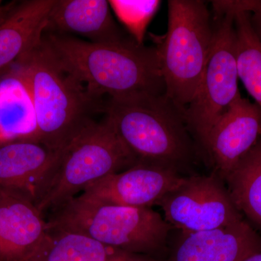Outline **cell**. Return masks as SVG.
<instances>
[{
	"instance_id": "cell-1",
	"label": "cell",
	"mask_w": 261,
	"mask_h": 261,
	"mask_svg": "<svg viewBox=\"0 0 261 261\" xmlns=\"http://www.w3.org/2000/svg\"><path fill=\"white\" fill-rule=\"evenodd\" d=\"M42 40L65 71L98 100H132L165 95L166 87L157 48L130 39L96 44L66 34L44 33Z\"/></svg>"
},
{
	"instance_id": "cell-2",
	"label": "cell",
	"mask_w": 261,
	"mask_h": 261,
	"mask_svg": "<svg viewBox=\"0 0 261 261\" xmlns=\"http://www.w3.org/2000/svg\"><path fill=\"white\" fill-rule=\"evenodd\" d=\"M30 93L36 140L61 152L104 112L105 105L91 96L83 84L65 71L41 40L17 62Z\"/></svg>"
},
{
	"instance_id": "cell-3",
	"label": "cell",
	"mask_w": 261,
	"mask_h": 261,
	"mask_svg": "<svg viewBox=\"0 0 261 261\" xmlns=\"http://www.w3.org/2000/svg\"><path fill=\"white\" fill-rule=\"evenodd\" d=\"M104 113L136 163L181 174L193 163L197 145L185 113L166 94L132 100L110 99Z\"/></svg>"
},
{
	"instance_id": "cell-4",
	"label": "cell",
	"mask_w": 261,
	"mask_h": 261,
	"mask_svg": "<svg viewBox=\"0 0 261 261\" xmlns=\"http://www.w3.org/2000/svg\"><path fill=\"white\" fill-rule=\"evenodd\" d=\"M49 213V227L82 233L108 246L148 257L167 247L173 228L152 207L115 205L82 194Z\"/></svg>"
},
{
	"instance_id": "cell-5",
	"label": "cell",
	"mask_w": 261,
	"mask_h": 261,
	"mask_svg": "<svg viewBox=\"0 0 261 261\" xmlns=\"http://www.w3.org/2000/svg\"><path fill=\"white\" fill-rule=\"evenodd\" d=\"M137 164L107 118L94 122L63 149L38 192L43 214L78 196L108 175Z\"/></svg>"
},
{
	"instance_id": "cell-6",
	"label": "cell",
	"mask_w": 261,
	"mask_h": 261,
	"mask_svg": "<svg viewBox=\"0 0 261 261\" xmlns=\"http://www.w3.org/2000/svg\"><path fill=\"white\" fill-rule=\"evenodd\" d=\"M168 9L167 32L156 48L166 97L185 113L210 53L214 19L199 0H170Z\"/></svg>"
},
{
	"instance_id": "cell-7",
	"label": "cell",
	"mask_w": 261,
	"mask_h": 261,
	"mask_svg": "<svg viewBox=\"0 0 261 261\" xmlns=\"http://www.w3.org/2000/svg\"><path fill=\"white\" fill-rule=\"evenodd\" d=\"M213 8L214 34L210 53L198 87L185 112L189 132L204 152L216 122L241 95L234 10L228 1H215Z\"/></svg>"
},
{
	"instance_id": "cell-8",
	"label": "cell",
	"mask_w": 261,
	"mask_h": 261,
	"mask_svg": "<svg viewBox=\"0 0 261 261\" xmlns=\"http://www.w3.org/2000/svg\"><path fill=\"white\" fill-rule=\"evenodd\" d=\"M158 205L168 224L182 233L209 231L245 219L231 200L224 181L215 173L187 176Z\"/></svg>"
},
{
	"instance_id": "cell-9",
	"label": "cell",
	"mask_w": 261,
	"mask_h": 261,
	"mask_svg": "<svg viewBox=\"0 0 261 261\" xmlns=\"http://www.w3.org/2000/svg\"><path fill=\"white\" fill-rule=\"evenodd\" d=\"M186 177L168 168L137 163L121 172L108 175L81 194L115 205L151 207L158 205L165 195L181 185Z\"/></svg>"
},
{
	"instance_id": "cell-10",
	"label": "cell",
	"mask_w": 261,
	"mask_h": 261,
	"mask_svg": "<svg viewBox=\"0 0 261 261\" xmlns=\"http://www.w3.org/2000/svg\"><path fill=\"white\" fill-rule=\"evenodd\" d=\"M260 139V108L239 96L209 135L205 153L214 165L215 173L224 181Z\"/></svg>"
},
{
	"instance_id": "cell-11",
	"label": "cell",
	"mask_w": 261,
	"mask_h": 261,
	"mask_svg": "<svg viewBox=\"0 0 261 261\" xmlns=\"http://www.w3.org/2000/svg\"><path fill=\"white\" fill-rule=\"evenodd\" d=\"M47 231V220L32 199L0 188V261H29Z\"/></svg>"
},
{
	"instance_id": "cell-12",
	"label": "cell",
	"mask_w": 261,
	"mask_h": 261,
	"mask_svg": "<svg viewBox=\"0 0 261 261\" xmlns=\"http://www.w3.org/2000/svg\"><path fill=\"white\" fill-rule=\"evenodd\" d=\"M261 252V234L245 219L209 231L183 233L166 261H243Z\"/></svg>"
},
{
	"instance_id": "cell-13",
	"label": "cell",
	"mask_w": 261,
	"mask_h": 261,
	"mask_svg": "<svg viewBox=\"0 0 261 261\" xmlns=\"http://www.w3.org/2000/svg\"><path fill=\"white\" fill-rule=\"evenodd\" d=\"M106 0H55L44 32L78 34L96 44L129 40L119 28Z\"/></svg>"
},
{
	"instance_id": "cell-14",
	"label": "cell",
	"mask_w": 261,
	"mask_h": 261,
	"mask_svg": "<svg viewBox=\"0 0 261 261\" xmlns=\"http://www.w3.org/2000/svg\"><path fill=\"white\" fill-rule=\"evenodd\" d=\"M60 153L36 140L0 144V188L20 192L35 202Z\"/></svg>"
},
{
	"instance_id": "cell-15",
	"label": "cell",
	"mask_w": 261,
	"mask_h": 261,
	"mask_svg": "<svg viewBox=\"0 0 261 261\" xmlns=\"http://www.w3.org/2000/svg\"><path fill=\"white\" fill-rule=\"evenodd\" d=\"M55 0L16 2L0 23V77L42 39Z\"/></svg>"
},
{
	"instance_id": "cell-16",
	"label": "cell",
	"mask_w": 261,
	"mask_h": 261,
	"mask_svg": "<svg viewBox=\"0 0 261 261\" xmlns=\"http://www.w3.org/2000/svg\"><path fill=\"white\" fill-rule=\"evenodd\" d=\"M29 261L159 260L108 246L82 233L48 226L45 239Z\"/></svg>"
},
{
	"instance_id": "cell-17",
	"label": "cell",
	"mask_w": 261,
	"mask_h": 261,
	"mask_svg": "<svg viewBox=\"0 0 261 261\" xmlns=\"http://www.w3.org/2000/svg\"><path fill=\"white\" fill-rule=\"evenodd\" d=\"M36 135L37 124L32 98L15 65L0 77V144L36 140Z\"/></svg>"
},
{
	"instance_id": "cell-18",
	"label": "cell",
	"mask_w": 261,
	"mask_h": 261,
	"mask_svg": "<svg viewBox=\"0 0 261 261\" xmlns=\"http://www.w3.org/2000/svg\"><path fill=\"white\" fill-rule=\"evenodd\" d=\"M240 214L261 232V139L224 180Z\"/></svg>"
},
{
	"instance_id": "cell-19",
	"label": "cell",
	"mask_w": 261,
	"mask_h": 261,
	"mask_svg": "<svg viewBox=\"0 0 261 261\" xmlns=\"http://www.w3.org/2000/svg\"><path fill=\"white\" fill-rule=\"evenodd\" d=\"M239 80L261 109V42L250 23V13L234 12Z\"/></svg>"
},
{
	"instance_id": "cell-20",
	"label": "cell",
	"mask_w": 261,
	"mask_h": 261,
	"mask_svg": "<svg viewBox=\"0 0 261 261\" xmlns=\"http://www.w3.org/2000/svg\"><path fill=\"white\" fill-rule=\"evenodd\" d=\"M110 6L137 44H144L146 29L159 10L161 1L111 0Z\"/></svg>"
},
{
	"instance_id": "cell-21",
	"label": "cell",
	"mask_w": 261,
	"mask_h": 261,
	"mask_svg": "<svg viewBox=\"0 0 261 261\" xmlns=\"http://www.w3.org/2000/svg\"><path fill=\"white\" fill-rule=\"evenodd\" d=\"M250 23L254 32L261 42V7L250 13Z\"/></svg>"
},
{
	"instance_id": "cell-22",
	"label": "cell",
	"mask_w": 261,
	"mask_h": 261,
	"mask_svg": "<svg viewBox=\"0 0 261 261\" xmlns=\"http://www.w3.org/2000/svg\"><path fill=\"white\" fill-rule=\"evenodd\" d=\"M15 3L16 2H12V3H8V4L2 7L1 9H0V23H2L7 18V16L9 15L10 11H11L15 5Z\"/></svg>"
},
{
	"instance_id": "cell-23",
	"label": "cell",
	"mask_w": 261,
	"mask_h": 261,
	"mask_svg": "<svg viewBox=\"0 0 261 261\" xmlns=\"http://www.w3.org/2000/svg\"><path fill=\"white\" fill-rule=\"evenodd\" d=\"M243 261H261V252L253 254V255L247 257Z\"/></svg>"
},
{
	"instance_id": "cell-24",
	"label": "cell",
	"mask_w": 261,
	"mask_h": 261,
	"mask_svg": "<svg viewBox=\"0 0 261 261\" xmlns=\"http://www.w3.org/2000/svg\"><path fill=\"white\" fill-rule=\"evenodd\" d=\"M1 5H2V1H0V9H1L2 7H3V6H2Z\"/></svg>"
}]
</instances>
